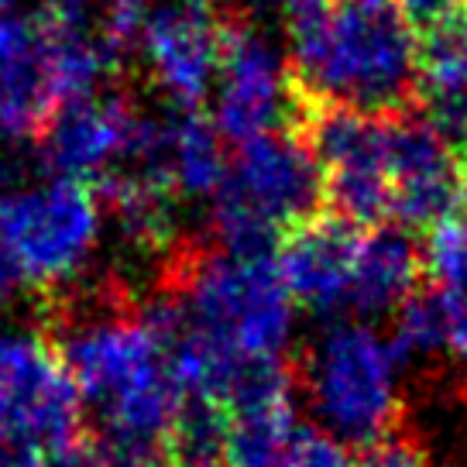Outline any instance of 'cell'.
<instances>
[{
	"label": "cell",
	"instance_id": "1",
	"mask_svg": "<svg viewBox=\"0 0 467 467\" xmlns=\"http://www.w3.org/2000/svg\"><path fill=\"white\" fill-rule=\"evenodd\" d=\"M292 56L306 100L379 117L416 100L420 42L395 0H296Z\"/></svg>",
	"mask_w": 467,
	"mask_h": 467
},
{
	"label": "cell",
	"instance_id": "2",
	"mask_svg": "<svg viewBox=\"0 0 467 467\" xmlns=\"http://www.w3.org/2000/svg\"><path fill=\"white\" fill-rule=\"evenodd\" d=\"M159 292L175 296L190 323L244 358H282L296 306L272 254H231L217 244H175L159 268Z\"/></svg>",
	"mask_w": 467,
	"mask_h": 467
},
{
	"label": "cell",
	"instance_id": "3",
	"mask_svg": "<svg viewBox=\"0 0 467 467\" xmlns=\"http://www.w3.org/2000/svg\"><path fill=\"white\" fill-rule=\"evenodd\" d=\"M323 210L317 155L296 131H272L234 151L213 196V244L231 254H272L292 227Z\"/></svg>",
	"mask_w": 467,
	"mask_h": 467
},
{
	"label": "cell",
	"instance_id": "4",
	"mask_svg": "<svg viewBox=\"0 0 467 467\" xmlns=\"http://www.w3.org/2000/svg\"><path fill=\"white\" fill-rule=\"evenodd\" d=\"M399 368L389 337L365 323H337L303 354L296 379L330 437L368 447L402 426Z\"/></svg>",
	"mask_w": 467,
	"mask_h": 467
},
{
	"label": "cell",
	"instance_id": "5",
	"mask_svg": "<svg viewBox=\"0 0 467 467\" xmlns=\"http://www.w3.org/2000/svg\"><path fill=\"white\" fill-rule=\"evenodd\" d=\"M100 237V200L87 182L48 179L0 196V241L42 292L62 289L87 268Z\"/></svg>",
	"mask_w": 467,
	"mask_h": 467
},
{
	"label": "cell",
	"instance_id": "6",
	"mask_svg": "<svg viewBox=\"0 0 467 467\" xmlns=\"http://www.w3.org/2000/svg\"><path fill=\"white\" fill-rule=\"evenodd\" d=\"M0 440L42 457L83 440L79 389L38 337H0Z\"/></svg>",
	"mask_w": 467,
	"mask_h": 467
},
{
	"label": "cell",
	"instance_id": "7",
	"mask_svg": "<svg viewBox=\"0 0 467 467\" xmlns=\"http://www.w3.org/2000/svg\"><path fill=\"white\" fill-rule=\"evenodd\" d=\"M389 220L402 231H433L467 203V155L423 114L389 117Z\"/></svg>",
	"mask_w": 467,
	"mask_h": 467
},
{
	"label": "cell",
	"instance_id": "8",
	"mask_svg": "<svg viewBox=\"0 0 467 467\" xmlns=\"http://www.w3.org/2000/svg\"><path fill=\"white\" fill-rule=\"evenodd\" d=\"M213 128L234 148L258 141L272 131H289L296 120V83L275 48L251 35L227 31L220 48Z\"/></svg>",
	"mask_w": 467,
	"mask_h": 467
},
{
	"label": "cell",
	"instance_id": "9",
	"mask_svg": "<svg viewBox=\"0 0 467 467\" xmlns=\"http://www.w3.org/2000/svg\"><path fill=\"white\" fill-rule=\"evenodd\" d=\"M361 227L323 210L306 223L292 227L278 244V272L292 303L320 317H337L350 309L354 265L361 251Z\"/></svg>",
	"mask_w": 467,
	"mask_h": 467
},
{
	"label": "cell",
	"instance_id": "10",
	"mask_svg": "<svg viewBox=\"0 0 467 467\" xmlns=\"http://www.w3.org/2000/svg\"><path fill=\"white\" fill-rule=\"evenodd\" d=\"M138 110H131L120 97H79L56 107V114L45 120L38 141L45 169L56 179L73 182H97L114 169L120 155L131 145Z\"/></svg>",
	"mask_w": 467,
	"mask_h": 467
},
{
	"label": "cell",
	"instance_id": "11",
	"mask_svg": "<svg viewBox=\"0 0 467 467\" xmlns=\"http://www.w3.org/2000/svg\"><path fill=\"white\" fill-rule=\"evenodd\" d=\"M220 48L223 35L196 7H165L145 21L151 76L182 110H196V103L210 93L220 69Z\"/></svg>",
	"mask_w": 467,
	"mask_h": 467
},
{
	"label": "cell",
	"instance_id": "12",
	"mask_svg": "<svg viewBox=\"0 0 467 467\" xmlns=\"http://www.w3.org/2000/svg\"><path fill=\"white\" fill-rule=\"evenodd\" d=\"M56 107L42 28L0 21V138H38Z\"/></svg>",
	"mask_w": 467,
	"mask_h": 467
},
{
	"label": "cell",
	"instance_id": "13",
	"mask_svg": "<svg viewBox=\"0 0 467 467\" xmlns=\"http://www.w3.org/2000/svg\"><path fill=\"white\" fill-rule=\"evenodd\" d=\"M420 114L467 155V11L426 28L416 69Z\"/></svg>",
	"mask_w": 467,
	"mask_h": 467
},
{
	"label": "cell",
	"instance_id": "14",
	"mask_svg": "<svg viewBox=\"0 0 467 467\" xmlns=\"http://www.w3.org/2000/svg\"><path fill=\"white\" fill-rule=\"evenodd\" d=\"M423 251L409 237V231L395 223H381L361 237L354 285H350V313L358 317H381L399 313L409 296L420 292L423 278Z\"/></svg>",
	"mask_w": 467,
	"mask_h": 467
},
{
	"label": "cell",
	"instance_id": "15",
	"mask_svg": "<svg viewBox=\"0 0 467 467\" xmlns=\"http://www.w3.org/2000/svg\"><path fill=\"white\" fill-rule=\"evenodd\" d=\"M227 165L231 161L223 159V138L213 128V120H206L196 110H182L175 117L172 159H169L175 196L213 200L227 179Z\"/></svg>",
	"mask_w": 467,
	"mask_h": 467
},
{
	"label": "cell",
	"instance_id": "16",
	"mask_svg": "<svg viewBox=\"0 0 467 467\" xmlns=\"http://www.w3.org/2000/svg\"><path fill=\"white\" fill-rule=\"evenodd\" d=\"M227 409L186 395L165 437V467H227Z\"/></svg>",
	"mask_w": 467,
	"mask_h": 467
},
{
	"label": "cell",
	"instance_id": "17",
	"mask_svg": "<svg viewBox=\"0 0 467 467\" xmlns=\"http://www.w3.org/2000/svg\"><path fill=\"white\" fill-rule=\"evenodd\" d=\"M299 426L292 406L237 412L227 426V467H278Z\"/></svg>",
	"mask_w": 467,
	"mask_h": 467
},
{
	"label": "cell",
	"instance_id": "18",
	"mask_svg": "<svg viewBox=\"0 0 467 467\" xmlns=\"http://www.w3.org/2000/svg\"><path fill=\"white\" fill-rule=\"evenodd\" d=\"M389 344L402 365L443 348V309H440L437 289L416 292L399 306Z\"/></svg>",
	"mask_w": 467,
	"mask_h": 467
},
{
	"label": "cell",
	"instance_id": "19",
	"mask_svg": "<svg viewBox=\"0 0 467 467\" xmlns=\"http://www.w3.org/2000/svg\"><path fill=\"white\" fill-rule=\"evenodd\" d=\"M426 275L433 278L437 289L467 282V203L430 231L423 248Z\"/></svg>",
	"mask_w": 467,
	"mask_h": 467
},
{
	"label": "cell",
	"instance_id": "20",
	"mask_svg": "<svg viewBox=\"0 0 467 467\" xmlns=\"http://www.w3.org/2000/svg\"><path fill=\"white\" fill-rule=\"evenodd\" d=\"M278 467H354V461H350L348 447L337 437H330L327 430L299 426Z\"/></svg>",
	"mask_w": 467,
	"mask_h": 467
},
{
	"label": "cell",
	"instance_id": "21",
	"mask_svg": "<svg viewBox=\"0 0 467 467\" xmlns=\"http://www.w3.org/2000/svg\"><path fill=\"white\" fill-rule=\"evenodd\" d=\"M354 467H430V457L420 447V440L402 433V426H399L389 437L361 447V457Z\"/></svg>",
	"mask_w": 467,
	"mask_h": 467
},
{
	"label": "cell",
	"instance_id": "22",
	"mask_svg": "<svg viewBox=\"0 0 467 467\" xmlns=\"http://www.w3.org/2000/svg\"><path fill=\"white\" fill-rule=\"evenodd\" d=\"M437 296L443 309V350H451L461 365H467V282L437 289Z\"/></svg>",
	"mask_w": 467,
	"mask_h": 467
},
{
	"label": "cell",
	"instance_id": "23",
	"mask_svg": "<svg viewBox=\"0 0 467 467\" xmlns=\"http://www.w3.org/2000/svg\"><path fill=\"white\" fill-rule=\"evenodd\" d=\"M395 4L409 25H420V28H433L440 21L467 11V0H395Z\"/></svg>",
	"mask_w": 467,
	"mask_h": 467
},
{
	"label": "cell",
	"instance_id": "24",
	"mask_svg": "<svg viewBox=\"0 0 467 467\" xmlns=\"http://www.w3.org/2000/svg\"><path fill=\"white\" fill-rule=\"evenodd\" d=\"M42 467H107V464H103V457L97 453V447L89 440H79V443L66 447V451L48 453L42 461Z\"/></svg>",
	"mask_w": 467,
	"mask_h": 467
},
{
	"label": "cell",
	"instance_id": "25",
	"mask_svg": "<svg viewBox=\"0 0 467 467\" xmlns=\"http://www.w3.org/2000/svg\"><path fill=\"white\" fill-rule=\"evenodd\" d=\"M25 282H28V278H25V272H21L17 258L7 251V244L0 241V309L15 299Z\"/></svg>",
	"mask_w": 467,
	"mask_h": 467
},
{
	"label": "cell",
	"instance_id": "26",
	"mask_svg": "<svg viewBox=\"0 0 467 467\" xmlns=\"http://www.w3.org/2000/svg\"><path fill=\"white\" fill-rule=\"evenodd\" d=\"M42 461H45L42 453L0 440V467H42Z\"/></svg>",
	"mask_w": 467,
	"mask_h": 467
}]
</instances>
